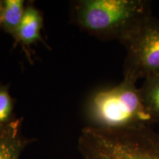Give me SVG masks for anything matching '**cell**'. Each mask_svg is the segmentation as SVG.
Instances as JSON below:
<instances>
[{
	"label": "cell",
	"mask_w": 159,
	"mask_h": 159,
	"mask_svg": "<svg viewBox=\"0 0 159 159\" xmlns=\"http://www.w3.org/2000/svg\"><path fill=\"white\" fill-rule=\"evenodd\" d=\"M150 16L146 0H77L71 4L72 22L102 41L122 42Z\"/></svg>",
	"instance_id": "obj_1"
},
{
	"label": "cell",
	"mask_w": 159,
	"mask_h": 159,
	"mask_svg": "<svg viewBox=\"0 0 159 159\" xmlns=\"http://www.w3.org/2000/svg\"><path fill=\"white\" fill-rule=\"evenodd\" d=\"M83 159H159V133L150 126L105 130L87 126L78 139Z\"/></svg>",
	"instance_id": "obj_2"
},
{
	"label": "cell",
	"mask_w": 159,
	"mask_h": 159,
	"mask_svg": "<svg viewBox=\"0 0 159 159\" xmlns=\"http://www.w3.org/2000/svg\"><path fill=\"white\" fill-rule=\"evenodd\" d=\"M88 117L94 128L118 130L150 126L136 82L123 78L113 88L97 92L89 102Z\"/></svg>",
	"instance_id": "obj_3"
},
{
	"label": "cell",
	"mask_w": 159,
	"mask_h": 159,
	"mask_svg": "<svg viewBox=\"0 0 159 159\" xmlns=\"http://www.w3.org/2000/svg\"><path fill=\"white\" fill-rule=\"evenodd\" d=\"M126 48L124 77L139 79L159 75V21L152 16L122 42Z\"/></svg>",
	"instance_id": "obj_4"
},
{
	"label": "cell",
	"mask_w": 159,
	"mask_h": 159,
	"mask_svg": "<svg viewBox=\"0 0 159 159\" xmlns=\"http://www.w3.org/2000/svg\"><path fill=\"white\" fill-rule=\"evenodd\" d=\"M22 118L0 125V159H19L21 153L34 139L22 134Z\"/></svg>",
	"instance_id": "obj_5"
},
{
	"label": "cell",
	"mask_w": 159,
	"mask_h": 159,
	"mask_svg": "<svg viewBox=\"0 0 159 159\" xmlns=\"http://www.w3.org/2000/svg\"><path fill=\"white\" fill-rule=\"evenodd\" d=\"M43 27V16L41 11L33 3L26 4L21 23L18 30L16 43H19L30 60L31 45L39 41L43 42L41 30Z\"/></svg>",
	"instance_id": "obj_6"
},
{
	"label": "cell",
	"mask_w": 159,
	"mask_h": 159,
	"mask_svg": "<svg viewBox=\"0 0 159 159\" xmlns=\"http://www.w3.org/2000/svg\"><path fill=\"white\" fill-rule=\"evenodd\" d=\"M26 3L24 0L3 1V16L2 27L6 33L16 39L18 30L21 23Z\"/></svg>",
	"instance_id": "obj_7"
},
{
	"label": "cell",
	"mask_w": 159,
	"mask_h": 159,
	"mask_svg": "<svg viewBox=\"0 0 159 159\" xmlns=\"http://www.w3.org/2000/svg\"><path fill=\"white\" fill-rule=\"evenodd\" d=\"M139 89L143 104L152 123H159V75L145 79Z\"/></svg>",
	"instance_id": "obj_8"
},
{
	"label": "cell",
	"mask_w": 159,
	"mask_h": 159,
	"mask_svg": "<svg viewBox=\"0 0 159 159\" xmlns=\"http://www.w3.org/2000/svg\"><path fill=\"white\" fill-rule=\"evenodd\" d=\"M14 99L9 92L8 85L0 86V125L11 122L16 117L13 116Z\"/></svg>",
	"instance_id": "obj_9"
},
{
	"label": "cell",
	"mask_w": 159,
	"mask_h": 159,
	"mask_svg": "<svg viewBox=\"0 0 159 159\" xmlns=\"http://www.w3.org/2000/svg\"><path fill=\"white\" fill-rule=\"evenodd\" d=\"M3 16V1H0V28L2 27Z\"/></svg>",
	"instance_id": "obj_10"
}]
</instances>
